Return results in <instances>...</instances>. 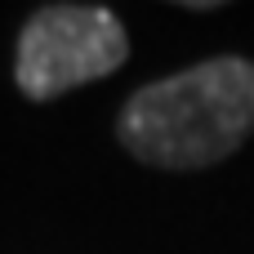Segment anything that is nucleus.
I'll return each mask as SVG.
<instances>
[{
    "mask_svg": "<svg viewBox=\"0 0 254 254\" xmlns=\"http://www.w3.org/2000/svg\"><path fill=\"white\" fill-rule=\"evenodd\" d=\"M129 58L121 18L103 4H45L18 36V89L36 103L58 98L85 80L112 76Z\"/></svg>",
    "mask_w": 254,
    "mask_h": 254,
    "instance_id": "2",
    "label": "nucleus"
},
{
    "mask_svg": "<svg viewBox=\"0 0 254 254\" xmlns=\"http://www.w3.org/2000/svg\"><path fill=\"white\" fill-rule=\"evenodd\" d=\"M121 143L161 170H205L254 134V63L223 54L143 85L116 116Z\"/></svg>",
    "mask_w": 254,
    "mask_h": 254,
    "instance_id": "1",
    "label": "nucleus"
}]
</instances>
